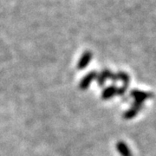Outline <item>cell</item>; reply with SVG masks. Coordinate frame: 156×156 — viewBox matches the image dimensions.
I'll list each match as a JSON object with an SVG mask.
<instances>
[{
	"label": "cell",
	"mask_w": 156,
	"mask_h": 156,
	"mask_svg": "<svg viewBox=\"0 0 156 156\" xmlns=\"http://www.w3.org/2000/svg\"><path fill=\"white\" fill-rule=\"evenodd\" d=\"M127 89H128V88H126V87H124V86H122V87H120V88H117V95H120V96L123 95L126 93Z\"/></svg>",
	"instance_id": "cell-8"
},
{
	"label": "cell",
	"mask_w": 156,
	"mask_h": 156,
	"mask_svg": "<svg viewBox=\"0 0 156 156\" xmlns=\"http://www.w3.org/2000/svg\"><path fill=\"white\" fill-rule=\"evenodd\" d=\"M115 147H116V150L118 151V153L121 156H133V154L131 153L127 143H125L124 141H122V140L118 141Z\"/></svg>",
	"instance_id": "cell-5"
},
{
	"label": "cell",
	"mask_w": 156,
	"mask_h": 156,
	"mask_svg": "<svg viewBox=\"0 0 156 156\" xmlns=\"http://www.w3.org/2000/svg\"><path fill=\"white\" fill-rule=\"evenodd\" d=\"M91 59H92V54L90 52H85L79 60V62L77 64L78 69L80 70L83 69L84 68H86L89 65V62L91 61Z\"/></svg>",
	"instance_id": "cell-6"
},
{
	"label": "cell",
	"mask_w": 156,
	"mask_h": 156,
	"mask_svg": "<svg viewBox=\"0 0 156 156\" xmlns=\"http://www.w3.org/2000/svg\"><path fill=\"white\" fill-rule=\"evenodd\" d=\"M96 76H97V73L95 72V71H91V72L88 73V74L81 80L80 84H79L80 89H83V90H85V89H88L89 86H90L91 83H92L95 79H96Z\"/></svg>",
	"instance_id": "cell-3"
},
{
	"label": "cell",
	"mask_w": 156,
	"mask_h": 156,
	"mask_svg": "<svg viewBox=\"0 0 156 156\" xmlns=\"http://www.w3.org/2000/svg\"><path fill=\"white\" fill-rule=\"evenodd\" d=\"M130 95L134 99V101L139 102V103H143L145 101L151 99L154 97V95L149 92H145L138 89H133L130 92Z\"/></svg>",
	"instance_id": "cell-1"
},
{
	"label": "cell",
	"mask_w": 156,
	"mask_h": 156,
	"mask_svg": "<svg viewBox=\"0 0 156 156\" xmlns=\"http://www.w3.org/2000/svg\"><path fill=\"white\" fill-rule=\"evenodd\" d=\"M142 108H143V103H139V102L134 101L132 107L130 108H128L127 111L123 113L122 117L126 120H131L138 115V113L141 110Z\"/></svg>",
	"instance_id": "cell-2"
},
{
	"label": "cell",
	"mask_w": 156,
	"mask_h": 156,
	"mask_svg": "<svg viewBox=\"0 0 156 156\" xmlns=\"http://www.w3.org/2000/svg\"><path fill=\"white\" fill-rule=\"evenodd\" d=\"M116 75L117 77H118V80H121L122 82V86L128 88V85H129V83H130V77H129L128 73L123 72V71H119Z\"/></svg>",
	"instance_id": "cell-7"
},
{
	"label": "cell",
	"mask_w": 156,
	"mask_h": 156,
	"mask_svg": "<svg viewBox=\"0 0 156 156\" xmlns=\"http://www.w3.org/2000/svg\"><path fill=\"white\" fill-rule=\"evenodd\" d=\"M115 95H117V87H115V85H112V86H109L102 90L101 99L102 100H109Z\"/></svg>",
	"instance_id": "cell-4"
}]
</instances>
